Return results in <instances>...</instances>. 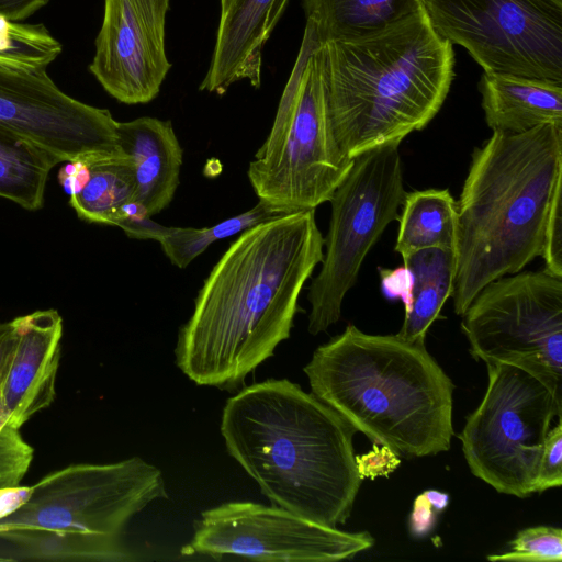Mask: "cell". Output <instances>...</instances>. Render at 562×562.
<instances>
[{
	"mask_svg": "<svg viewBox=\"0 0 562 562\" xmlns=\"http://www.w3.org/2000/svg\"><path fill=\"white\" fill-rule=\"evenodd\" d=\"M29 501L0 519V533L54 530L120 537L147 505L167 498L161 471L139 457L71 464L32 485Z\"/></svg>",
	"mask_w": 562,
	"mask_h": 562,
	"instance_id": "10",
	"label": "cell"
},
{
	"mask_svg": "<svg viewBox=\"0 0 562 562\" xmlns=\"http://www.w3.org/2000/svg\"><path fill=\"white\" fill-rule=\"evenodd\" d=\"M321 44L379 31L415 12L424 0H302Z\"/></svg>",
	"mask_w": 562,
	"mask_h": 562,
	"instance_id": "19",
	"label": "cell"
},
{
	"mask_svg": "<svg viewBox=\"0 0 562 562\" xmlns=\"http://www.w3.org/2000/svg\"><path fill=\"white\" fill-rule=\"evenodd\" d=\"M562 484V423L558 419L555 426L548 432L541 456L535 493L558 487Z\"/></svg>",
	"mask_w": 562,
	"mask_h": 562,
	"instance_id": "30",
	"label": "cell"
},
{
	"mask_svg": "<svg viewBox=\"0 0 562 562\" xmlns=\"http://www.w3.org/2000/svg\"><path fill=\"white\" fill-rule=\"evenodd\" d=\"M289 0H234L220 15L215 46L201 91L224 94L240 80L260 88L262 50Z\"/></svg>",
	"mask_w": 562,
	"mask_h": 562,
	"instance_id": "16",
	"label": "cell"
},
{
	"mask_svg": "<svg viewBox=\"0 0 562 562\" xmlns=\"http://www.w3.org/2000/svg\"><path fill=\"white\" fill-rule=\"evenodd\" d=\"M462 317L473 358L518 367L562 402V278L544 269L501 277Z\"/></svg>",
	"mask_w": 562,
	"mask_h": 562,
	"instance_id": "9",
	"label": "cell"
},
{
	"mask_svg": "<svg viewBox=\"0 0 562 562\" xmlns=\"http://www.w3.org/2000/svg\"><path fill=\"white\" fill-rule=\"evenodd\" d=\"M2 561H14V560L10 557H0V562H2Z\"/></svg>",
	"mask_w": 562,
	"mask_h": 562,
	"instance_id": "38",
	"label": "cell"
},
{
	"mask_svg": "<svg viewBox=\"0 0 562 562\" xmlns=\"http://www.w3.org/2000/svg\"><path fill=\"white\" fill-rule=\"evenodd\" d=\"M12 546L14 560L127 562L133 553L120 537L54 530H13L0 533Z\"/></svg>",
	"mask_w": 562,
	"mask_h": 562,
	"instance_id": "23",
	"label": "cell"
},
{
	"mask_svg": "<svg viewBox=\"0 0 562 562\" xmlns=\"http://www.w3.org/2000/svg\"><path fill=\"white\" fill-rule=\"evenodd\" d=\"M356 432L285 379L244 387L226 401L221 419L228 453L272 505L328 527L348 520L362 482Z\"/></svg>",
	"mask_w": 562,
	"mask_h": 562,
	"instance_id": "2",
	"label": "cell"
},
{
	"mask_svg": "<svg viewBox=\"0 0 562 562\" xmlns=\"http://www.w3.org/2000/svg\"><path fill=\"white\" fill-rule=\"evenodd\" d=\"M116 139L133 165L136 200L153 217L171 203L180 182L183 151L172 123L150 116L117 122Z\"/></svg>",
	"mask_w": 562,
	"mask_h": 562,
	"instance_id": "17",
	"label": "cell"
},
{
	"mask_svg": "<svg viewBox=\"0 0 562 562\" xmlns=\"http://www.w3.org/2000/svg\"><path fill=\"white\" fill-rule=\"evenodd\" d=\"M477 87L492 131L521 133L544 124L562 126V81L483 71Z\"/></svg>",
	"mask_w": 562,
	"mask_h": 562,
	"instance_id": "18",
	"label": "cell"
},
{
	"mask_svg": "<svg viewBox=\"0 0 562 562\" xmlns=\"http://www.w3.org/2000/svg\"><path fill=\"white\" fill-rule=\"evenodd\" d=\"M435 30L484 72L562 81V4L553 0H424Z\"/></svg>",
	"mask_w": 562,
	"mask_h": 562,
	"instance_id": "11",
	"label": "cell"
},
{
	"mask_svg": "<svg viewBox=\"0 0 562 562\" xmlns=\"http://www.w3.org/2000/svg\"><path fill=\"white\" fill-rule=\"evenodd\" d=\"M116 226L123 229L131 238L153 239L156 241L161 238L167 228V226L153 221L151 216L147 214L122 220Z\"/></svg>",
	"mask_w": 562,
	"mask_h": 562,
	"instance_id": "32",
	"label": "cell"
},
{
	"mask_svg": "<svg viewBox=\"0 0 562 562\" xmlns=\"http://www.w3.org/2000/svg\"><path fill=\"white\" fill-rule=\"evenodd\" d=\"M18 338L19 334L14 319L0 323V389L8 374Z\"/></svg>",
	"mask_w": 562,
	"mask_h": 562,
	"instance_id": "34",
	"label": "cell"
},
{
	"mask_svg": "<svg viewBox=\"0 0 562 562\" xmlns=\"http://www.w3.org/2000/svg\"><path fill=\"white\" fill-rule=\"evenodd\" d=\"M562 182V126L493 131L475 147L458 209L454 313L490 282L541 255L546 222Z\"/></svg>",
	"mask_w": 562,
	"mask_h": 562,
	"instance_id": "4",
	"label": "cell"
},
{
	"mask_svg": "<svg viewBox=\"0 0 562 562\" xmlns=\"http://www.w3.org/2000/svg\"><path fill=\"white\" fill-rule=\"evenodd\" d=\"M303 371L312 393L375 445L409 458L450 449L454 384L425 342L349 324Z\"/></svg>",
	"mask_w": 562,
	"mask_h": 562,
	"instance_id": "5",
	"label": "cell"
},
{
	"mask_svg": "<svg viewBox=\"0 0 562 562\" xmlns=\"http://www.w3.org/2000/svg\"><path fill=\"white\" fill-rule=\"evenodd\" d=\"M58 162L46 148L0 125V198L27 211L40 210L48 175Z\"/></svg>",
	"mask_w": 562,
	"mask_h": 562,
	"instance_id": "24",
	"label": "cell"
},
{
	"mask_svg": "<svg viewBox=\"0 0 562 562\" xmlns=\"http://www.w3.org/2000/svg\"><path fill=\"white\" fill-rule=\"evenodd\" d=\"M266 204L258 202L250 210L226 218L215 225L193 227H168L158 240L169 261L184 269L213 243L240 234L247 228L279 216Z\"/></svg>",
	"mask_w": 562,
	"mask_h": 562,
	"instance_id": "25",
	"label": "cell"
},
{
	"mask_svg": "<svg viewBox=\"0 0 562 562\" xmlns=\"http://www.w3.org/2000/svg\"><path fill=\"white\" fill-rule=\"evenodd\" d=\"M373 544L368 531H344L274 505L228 502L201 513L189 547L212 558L333 562L351 559Z\"/></svg>",
	"mask_w": 562,
	"mask_h": 562,
	"instance_id": "12",
	"label": "cell"
},
{
	"mask_svg": "<svg viewBox=\"0 0 562 562\" xmlns=\"http://www.w3.org/2000/svg\"><path fill=\"white\" fill-rule=\"evenodd\" d=\"M488 383L480 405L458 435L474 476L496 492L525 498L535 493L541 456L562 402L527 371L487 363Z\"/></svg>",
	"mask_w": 562,
	"mask_h": 562,
	"instance_id": "8",
	"label": "cell"
},
{
	"mask_svg": "<svg viewBox=\"0 0 562 562\" xmlns=\"http://www.w3.org/2000/svg\"><path fill=\"white\" fill-rule=\"evenodd\" d=\"M553 1H555L557 3L562 4V0H553Z\"/></svg>",
	"mask_w": 562,
	"mask_h": 562,
	"instance_id": "39",
	"label": "cell"
},
{
	"mask_svg": "<svg viewBox=\"0 0 562 562\" xmlns=\"http://www.w3.org/2000/svg\"><path fill=\"white\" fill-rule=\"evenodd\" d=\"M424 494L438 513L442 512L448 506V503H449L448 494L436 491V490H427L424 492Z\"/></svg>",
	"mask_w": 562,
	"mask_h": 562,
	"instance_id": "36",
	"label": "cell"
},
{
	"mask_svg": "<svg viewBox=\"0 0 562 562\" xmlns=\"http://www.w3.org/2000/svg\"><path fill=\"white\" fill-rule=\"evenodd\" d=\"M33 454L34 449L11 424L0 396V490L20 485Z\"/></svg>",
	"mask_w": 562,
	"mask_h": 562,
	"instance_id": "28",
	"label": "cell"
},
{
	"mask_svg": "<svg viewBox=\"0 0 562 562\" xmlns=\"http://www.w3.org/2000/svg\"><path fill=\"white\" fill-rule=\"evenodd\" d=\"M400 144L389 143L353 158L329 200L322 267L307 293L312 335L339 321L345 295L355 285L366 256L389 224L398 220L406 195Z\"/></svg>",
	"mask_w": 562,
	"mask_h": 562,
	"instance_id": "7",
	"label": "cell"
},
{
	"mask_svg": "<svg viewBox=\"0 0 562 562\" xmlns=\"http://www.w3.org/2000/svg\"><path fill=\"white\" fill-rule=\"evenodd\" d=\"M402 206L394 247L402 259L417 250L432 247L456 250L458 209L448 189L406 192Z\"/></svg>",
	"mask_w": 562,
	"mask_h": 562,
	"instance_id": "21",
	"label": "cell"
},
{
	"mask_svg": "<svg viewBox=\"0 0 562 562\" xmlns=\"http://www.w3.org/2000/svg\"><path fill=\"white\" fill-rule=\"evenodd\" d=\"M562 182L557 186L546 222L541 257L544 270L562 278Z\"/></svg>",
	"mask_w": 562,
	"mask_h": 562,
	"instance_id": "29",
	"label": "cell"
},
{
	"mask_svg": "<svg viewBox=\"0 0 562 562\" xmlns=\"http://www.w3.org/2000/svg\"><path fill=\"white\" fill-rule=\"evenodd\" d=\"M48 1L49 0H0V16L12 22H19L31 16Z\"/></svg>",
	"mask_w": 562,
	"mask_h": 562,
	"instance_id": "35",
	"label": "cell"
},
{
	"mask_svg": "<svg viewBox=\"0 0 562 562\" xmlns=\"http://www.w3.org/2000/svg\"><path fill=\"white\" fill-rule=\"evenodd\" d=\"M169 5L170 0H104L89 69L119 102L144 104L158 95L171 68L165 46Z\"/></svg>",
	"mask_w": 562,
	"mask_h": 562,
	"instance_id": "14",
	"label": "cell"
},
{
	"mask_svg": "<svg viewBox=\"0 0 562 562\" xmlns=\"http://www.w3.org/2000/svg\"><path fill=\"white\" fill-rule=\"evenodd\" d=\"M490 561L560 562L562 530L550 526L525 528L510 541V550L487 557Z\"/></svg>",
	"mask_w": 562,
	"mask_h": 562,
	"instance_id": "27",
	"label": "cell"
},
{
	"mask_svg": "<svg viewBox=\"0 0 562 562\" xmlns=\"http://www.w3.org/2000/svg\"><path fill=\"white\" fill-rule=\"evenodd\" d=\"M378 271L383 295L391 300L400 299L404 304L405 314H407L413 304L414 277L412 271L405 265L394 269L379 267Z\"/></svg>",
	"mask_w": 562,
	"mask_h": 562,
	"instance_id": "31",
	"label": "cell"
},
{
	"mask_svg": "<svg viewBox=\"0 0 562 562\" xmlns=\"http://www.w3.org/2000/svg\"><path fill=\"white\" fill-rule=\"evenodd\" d=\"M14 322L19 338L0 396L11 424L20 429L55 400L63 318L49 308Z\"/></svg>",
	"mask_w": 562,
	"mask_h": 562,
	"instance_id": "15",
	"label": "cell"
},
{
	"mask_svg": "<svg viewBox=\"0 0 562 562\" xmlns=\"http://www.w3.org/2000/svg\"><path fill=\"white\" fill-rule=\"evenodd\" d=\"M437 513L424 493L418 495L409 516V530L412 535L424 537L431 531L437 519Z\"/></svg>",
	"mask_w": 562,
	"mask_h": 562,
	"instance_id": "33",
	"label": "cell"
},
{
	"mask_svg": "<svg viewBox=\"0 0 562 562\" xmlns=\"http://www.w3.org/2000/svg\"><path fill=\"white\" fill-rule=\"evenodd\" d=\"M133 200L136 181L125 154L86 159L85 173L70 194V204L81 220L112 226L120 209Z\"/></svg>",
	"mask_w": 562,
	"mask_h": 562,
	"instance_id": "22",
	"label": "cell"
},
{
	"mask_svg": "<svg viewBox=\"0 0 562 562\" xmlns=\"http://www.w3.org/2000/svg\"><path fill=\"white\" fill-rule=\"evenodd\" d=\"M324 256L315 210L245 229L204 279L175 349L199 385L233 390L290 337L299 297Z\"/></svg>",
	"mask_w": 562,
	"mask_h": 562,
	"instance_id": "1",
	"label": "cell"
},
{
	"mask_svg": "<svg viewBox=\"0 0 562 562\" xmlns=\"http://www.w3.org/2000/svg\"><path fill=\"white\" fill-rule=\"evenodd\" d=\"M106 109L63 92L46 69L0 65V125L30 138L61 162L124 154Z\"/></svg>",
	"mask_w": 562,
	"mask_h": 562,
	"instance_id": "13",
	"label": "cell"
},
{
	"mask_svg": "<svg viewBox=\"0 0 562 562\" xmlns=\"http://www.w3.org/2000/svg\"><path fill=\"white\" fill-rule=\"evenodd\" d=\"M321 53L333 131L352 159L426 127L454 77L453 44L424 4L379 31L321 44Z\"/></svg>",
	"mask_w": 562,
	"mask_h": 562,
	"instance_id": "3",
	"label": "cell"
},
{
	"mask_svg": "<svg viewBox=\"0 0 562 562\" xmlns=\"http://www.w3.org/2000/svg\"><path fill=\"white\" fill-rule=\"evenodd\" d=\"M221 1V14L225 13L231 7L234 0H220Z\"/></svg>",
	"mask_w": 562,
	"mask_h": 562,
	"instance_id": "37",
	"label": "cell"
},
{
	"mask_svg": "<svg viewBox=\"0 0 562 562\" xmlns=\"http://www.w3.org/2000/svg\"><path fill=\"white\" fill-rule=\"evenodd\" d=\"M61 49V44L44 25L21 24L0 16V65L43 70Z\"/></svg>",
	"mask_w": 562,
	"mask_h": 562,
	"instance_id": "26",
	"label": "cell"
},
{
	"mask_svg": "<svg viewBox=\"0 0 562 562\" xmlns=\"http://www.w3.org/2000/svg\"><path fill=\"white\" fill-rule=\"evenodd\" d=\"M352 165L333 131L321 43L314 26L306 22L272 127L247 176L259 202L283 215L329 202Z\"/></svg>",
	"mask_w": 562,
	"mask_h": 562,
	"instance_id": "6",
	"label": "cell"
},
{
	"mask_svg": "<svg viewBox=\"0 0 562 562\" xmlns=\"http://www.w3.org/2000/svg\"><path fill=\"white\" fill-rule=\"evenodd\" d=\"M403 263L414 277L413 304L396 335L407 341L425 342L429 327L452 295L456 250L442 247L420 249L403 258Z\"/></svg>",
	"mask_w": 562,
	"mask_h": 562,
	"instance_id": "20",
	"label": "cell"
}]
</instances>
